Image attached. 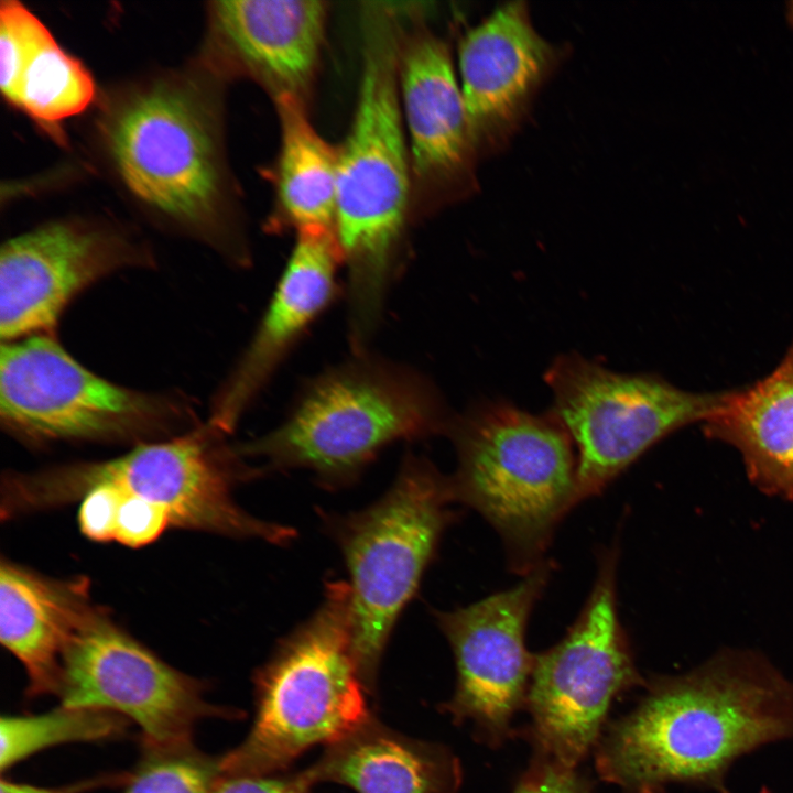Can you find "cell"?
<instances>
[{"instance_id":"cell-1","label":"cell","mask_w":793,"mask_h":793,"mask_svg":"<svg viewBox=\"0 0 793 793\" xmlns=\"http://www.w3.org/2000/svg\"><path fill=\"white\" fill-rule=\"evenodd\" d=\"M793 739V682L749 654H721L686 674L653 680L595 746L599 776L624 793L669 784L726 793L739 757Z\"/></svg>"},{"instance_id":"cell-2","label":"cell","mask_w":793,"mask_h":793,"mask_svg":"<svg viewBox=\"0 0 793 793\" xmlns=\"http://www.w3.org/2000/svg\"><path fill=\"white\" fill-rule=\"evenodd\" d=\"M385 3L363 10L356 109L337 149L334 235L346 269L347 328L368 349L404 258L413 177L399 91L401 19Z\"/></svg>"},{"instance_id":"cell-3","label":"cell","mask_w":793,"mask_h":793,"mask_svg":"<svg viewBox=\"0 0 793 793\" xmlns=\"http://www.w3.org/2000/svg\"><path fill=\"white\" fill-rule=\"evenodd\" d=\"M450 420L423 373L363 350L308 380L280 424L237 448L259 471L307 469L338 488L390 444L446 433Z\"/></svg>"},{"instance_id":"cell-4","label":"cell","mask_w":793,"mask_h":793,"mask_svg":"<svg viewBox=\"0 0 793 793\" xmlns=\"http://www.w3.org/2000/svg\"><path fill=\"white\" fill-rule=\"evenodd\" d=\"M226 436L206 421L180 435L137 444L111 459L11 474L3 484L2 513L62 506L109 485L163 508L174 526L289 544L296 536L294 529L254 518L235 501L237 481L259 472Z\"/></svg>"},{"instance_id":"cell-5","label":"cell","mask_w":793,"mask_h":793,"mask_svg":"<svg viewBox=\"0 0 793 793\" xmlns=\"http://www.w3.org/2000/svg\"><path fill=\"white\" fill-rule=\"evenodd\" d=\"M351 626L348 583L327 582L315 612L258 673L254 720L246 739L220 757L224 775H269L371 718Z\"/></svg>"},{"instance_id":"cell-6","label":"cell","mask_w":793,"mask_h":793,"mask_svg":"<svg viewBox=\"0 0 793 793\" xmlns=\"http://www.w3.org/2000/svg\"><path fill=\"white\" fill-rule=\"evenodd\" d=\"M457 452L454 501L478 511L500 534L511 566L529 574L577 500V459L557 419L503 402L452 417Z\"/></svg>"},{"instance_id":"cell-7","label":"cell","mask_w":793,"mask_h":793,"mask_svg":"<svg viewBox=\"0 0 793 793\" xmlns=\"http://www.w3.org/2000/svg\"><path fill=\"white\" fill-rule=\"evenodd\" d=\"M0 423L32 445L140 444L200 424L193 398L112 382L75 359L54 334L1 343Z\"/></svg>"},{"instance_id":"cell-8","label":"cell","mask_w":793,"mask_h":793,"mask_svg":"<svg viewBox=\"0 0 793 793\" xmlns=\"http://www.w3.org/2000/svg\"><path fill=\"white\" fill-rule=\"evenodd\" d=\"M453 501L449 478L410 454L378 501L325 517L349 572L352 648L368 693L391 632L453 519Z\"/></svg>"},{"instance_id":"cell-9","label":"cell","mask_w":793,"mask_h":793,"mask_svg":"<svg viewBox=\"0 0 793 793\" xmlns=\"http://www.w3.org/2000/svg\"><path fill=\"white\" fill-rule=\"evenodd\" d=\"M106 139L135 197L200 235L231 264H250L243 237L225 218L213 117L193 93L166 84L135 93L109 119Z\"/></svg>"},{"instance_id":"cell-10","label":"cell","mask_w":793,"mask_h":793,"mask_svg":"<svg viewBox=\"0 0 793 793\" xmlns=\"http://www.w3.org/2000/svg\"><path fill=\"white\" fill-rule=\"evenodd\" d=\"M617 552L601 554L595 585L566 636L535 654L525 706L535 753L576 769L597 745L613 699L640 676L617 609Z\"/></svg>"},{"instance_id":"cell-11","label":"cell","mask_w":793,"mask_h":793,"mask_svg":"<svg viewBox=\"0 0 793 793\" xmlns=\"http://www.w3.org/2000/svg\"><path fill=\"white\" fill-rule=\"evenodd\" d=\"M545 380L552 414L576 447L577 500L599 493L663 437L703 423L725 391L692 392L654 374L608 370L578 355H565Z\"/></svg>"},{"instance_id":"cell-12","label":"cell","mask_w":793,"mask_h":793,"mask_svg":"<svg viewBox=\"0 0 793 793\" xmlns=\"http://www.w3.org/2000/svg\"><path fill=\"white\" fill-rule=\"evenodd\" d=\"M57 695L64 706L135 723L144 747L189 745L202 719L236 715L209 704L200 682L165 663L99 608L65 651Z\"/></svg>"},{"instance_id":"cell-13","label":"cell","mask_w":793,"mask_h":793,"mask_svg":"<svg viewBox=\"0 0 793 793\" xmlns=\"http://www.w3.org/2000/svg\"><path fill=\"white\" fill-rule=\"evenodd\" d=\"M550 574L543 562L510 589L435 616L457 671L455 693L443 708L456 723H474L491 747L511 736L512 718L525 705L535 660L525 647V628Z\"/></svg>"},{"instance_id":"cell-14","label":"cell","mask_w":793,"mask_h":793,"mask_svg":"<svg viewBox=\"0 0 793 793\" xmlns=\"http://www.w3.org/2000/svg\"><path fill=\"white\" fill-rule=\"evenodd\" d=\"M153 257L129 237L79 221H54L9 239L0 252V335L12 341L54 334L80 293Z\"/></svg>"},{"instance_id":"cell-15","label":"cell","mask_w":793,"mask_h":793,"mask_svg":"<svg viewBox=\"0 0 793 793\" xmlns=\"http://www.w3.org/2000/svg\"><path fill=\"white\" fill-rule=\"evenodd\" d=\"M333 229L296 232L295 243L248 345L215 393L208 422L229 435L293 347L338 292Z\"/></svg>"},{"instance_id":"cell-16","label":"cell","mask_w":793,"mask_h":793,"mask_svg":"<svg viewBox=\"0 0 793 793\" xmlns=\"http://www.w3.org/2000/svg\"><path fill=\"white\" fill-rule=\"evenodd\" d=\"M211 12L217 46L231 70L257 82L274 101L307 104L325 42L326 2L217 1Z\"/></svg>"},{"instance_id":"cell-17","label":"cell","mask_w":793,"mask_h":793,"mask_svg":"<svg viewBox=\"0 0 793 793\" xmlns=\"http://www.w3.org/2000/svg\"><path fill=\"white\" fill-rule=\"evenodd\" d=\"M399 91L414 202L463 170L474 138L446 45L422 26L405 30L402 22Z\"/></svg>"},{"instance_id":"cell-18","label":"cell","mask_w":793,"mask_h":793,"mask_svg":"<svg viewBox=\"0 0 793 793\" xmlns=\"http://www.w3.org/2000/svg\"><path fill=\"white\" fill-rule=\"evenodd\" d=\"M460 88L474 141L508 127L553 58L522 3H509L459 45Z\"/></svg>"},{"instance_id":"cell-19","label":"cell","mask_w":793,"mask_h":793,"mask_svg":"<svg viewBox=\"0 0 793 793\" xmlns=\"http://www.w3.org/2000/svg\"><path fill=\"white\" fill-rule=\"evenodd\" d=\"M97 609L86 579H55L1 562L0 640L23 665L29 696L58 694L65 651Z\"/></svg>"},{"instance_id":"cell-20","label":"cell","mask_w":793,"mask_h":793,"mask_svg":"<svg viewBox=\"0 0 793 793\" xmlns=\"http://www.w3.org/2000/svg\"><path fill=\"white\" fill-rule=\"evenodd\" d=\"M702 430L740 453L749 478L759 488L793 498V339L764 378L725 390Z\"/></svg>"},{"instance_id":"cell-21","label":"cell","mask_w":793,"mask_h":793,"mask_svg":"<svg viewBox=\"0 0 793 793\" xmlns=\"http://www.w3.org/2000/svg\"><path fill=\"white\" fill-rule=\"evenodd\" d=\"M0 86L11 104L44 123L80 113L95 97L87 69L12 0L2 1L0 9Z\"/></svg>"},{"instance_id":"cell-22","label":"cell","mask_w":793,"mask_h":793,"mask_svg":"<svg viewBox=\"0 0 793 793\" xmlns=\"http://www.w3.org/2000/svg\"><path fill=\"white\" fill-rule=\"evenodd\" d=\"M309 770L316 783L335 782L357 793H457L461 780L449 750L404 737L372 717L328 746Z\"/></svg>"},{"instance_id":"cell-23","label":"cell","mask_w":793,"mask_h":793,"mask_svg":"<svg viewBox=\"0 0 793 793\" xmlns=\"http://www.w3.org/2000/svg\"><path fill=\"white\" fill-rule=\"evenodd\" d=\"M280 149L274 167L271 229H333L336 213L337 149L309 120L307 104L294 98L274 101Z\"/></svg>"},{"instance_id":"cell-24","label":"cell","mask_w":793,"mask_h":793,"mask_svg":"<svg viewBox=\"0 0 793 793\" xmlns=\"http://www.w3.org/2000/svg\"><path fill=\"white\" fill-rule=\"evenodd\" d=\"M128 723L107 710L64 705L40 715L2 716L1 770L52 746L116 738L126 732Z\"/></svg>"},{"instance_id":"cell-25","label":"cell","mask_w":793,"mask_h":793,"mask_svg":"<svg viewBox=\"0 0 793 793\" xmlns=\"http://www.w3.org/2000/svg\"><path fill=\"white\" fill-rule=\"evenodd\" d=\"M222 775L220 758L208 757L192 743L144 747L123 793H210Z\"/></svg>"},{"instance_id":"cell-26","label":"cell","mask_w":793,"mask_h":793,"mask_svg":"<svg viewBox=\"0 0 793 793\" xmlns=\"http://www.w3.org/2000/svg\"><path fill=\"white\" fill-rule=\"evenodd\" d=\"M119 492L113 541L129 547H142L155 541L172 525L163 508L121 490Z\"/></svg>"},{"instance_id":"cell-27","label":"cell","mask_w":793,"mask_h":793,"mask_svg":"<svg viewBox=\"0 0 793 793\" xmlns=\"http://www.w3.org/2000/svg\"><path fill=\"white\" fill-rule=\"evenodd\" d=\"M513 793H593L577 768L565 767L535 753Z\"/></svg>"},{"instance_id":"cell-28","label":"cell","mask_w":793,"mask_h":793,"mask_svg":"<svg viewBox=\"0 0 793 793\" xmlns=\"http://www.w3.org/2000/svg\"><path fill=\"white\" fill-rule=\"evenodd\" d=\"M119 499V490L109 485H98L80 498L78 523L86 537L96 542L115 540Z\"/></svg>"},{"instance_id":"cell-29","label":"cell","mask_w":793,"mask_h":793,"mask_svg":"<svg viewBox=\"0 0 793 793\" xmlns=\"http://www.w3.org/2000/svg\"><path fill=\"white\" fill-rule=\"evenodd\" d=\"M316 784L307 768L292 776L222 775L210 793H308Z\"/></svg>"},{"instance_id":"cell-30","label":"cell","mask_w":793,"mask_h":793,"mask_svg":"<svg viewBox=\"0 0 793 793\" xmlns=\"http://www.w3.org/2000/svg\"><path fill=\"white\" fill-rule=\"evenodd\" d=\"M128 779V774L123 775H108V776H100L95 778L86 781H82L78 783H74L70 785H63V786H56V787H43V786H36L31 785L26 783H19L13 782L11 780H4L2 779L0 782V792L1 793H83L89 790H93L95 787L112 784L113 782L118 783L119 781H124Z\"/></svg>"},{"instance_id":"cell-31","label":"cell","mask_w":793,"mask_h":793,"mask_svg":"<svg viewBox=\"0 0 793 793\" xmlns=\"http://www.w3.org/2000/svg\"><path fill=\"white\" fill-rule=\"evenodd\" d=\"M787 18L791 24L793 25V2L787 3Z\"/></svg>"}]
</instances>
